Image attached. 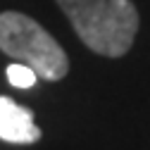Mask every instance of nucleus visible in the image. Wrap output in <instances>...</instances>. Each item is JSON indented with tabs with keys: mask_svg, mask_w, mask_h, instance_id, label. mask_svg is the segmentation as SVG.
Returning a JSON list of instances; mask_svg holds the SVG:
<instances>
[{
	"mask_svg": "<svg viewBox=\"0 0 150 150\" xmlns=\"http://www.w3.org/2000/svg\"><path fill=\"white\" fill-rule=\"evenodd\" d=\"M36 79H38L36 71L22 62H14L7 67V81L17 88H31V86H36Z\"/></svg>",
	"mask_w": 150,
	"mask_h": 150,
	"instance_id": "nucleus-4",
	"label": "nucleus"
},
{
	"mask_svg": "<svg viewBox=\"0 0 150 150\" xmlns=\"http://www.w3.org/2000/svg\"><path fill=\"white\" fill-rule=\"evenodd\" d=\"M0 138L7 143H36L41 129L33 124V112L0 96Z\"/></svg>",
	"mask_w": 150,
	"mask_h": 150,
	"instance_id": "nucleus-3",
	"label": "nucleus"
},
{
	"mask_svg": "<svg viewBox=\"0 0 150 150\" xmlns=\"http://www.w3.org/2000/svg\"><path fill=\"white\" fill-rule=\"evenodd\" d=\"M0 50L36 71L38 79L60 81L69 71V60L62 45L29 14H0Z\"/></svg>",
	"mask_w": 150,
	"mask_h": 150,
	"instance_id": "nucleus-2",
	"label": "nucleus"
},
{
	"mask_svg": "<svg viewBox=\"0 0 150 150\" xmlns=\"http://www.w3.org/2000/svg\"><path fill=\"white\" fill-rule=\"evenodd\" d=\"M86 48L105 57L129 52L138 31V10L131 0H57Z\"/></svg>",
	"mask_w": 150,
	"mask_h": 150,
	"instance_id": "nucleus-1",
	"label": "nucleus"
}]
</instances>
